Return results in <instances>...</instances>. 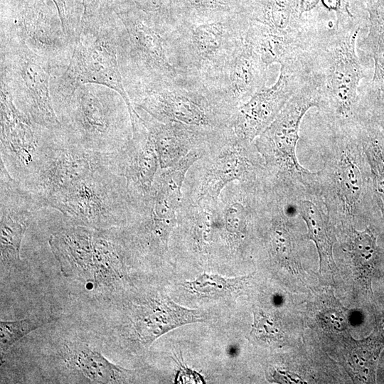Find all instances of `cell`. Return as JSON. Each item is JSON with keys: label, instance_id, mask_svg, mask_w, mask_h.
<instances>
[{"label": "cell", "instance_id": "obj_1", "mask_svg": "<svg viewBox=\"0 0 384 384\" xmlns=\"http://www.w3.org/2000/svg\"><path fill=\"white\" fill-rule=\"evenodd\" d=\"M358 117L345 122H329L321 117L325 135L320 149L323 164L317 171L319 185L336 228L370 223L378 208L358 135Z\"/></svg>", "mask_w": 384, "mask_h": 384}, {"label": "cell", "instance_id": "obj_2", "mask_svg": "<svg viewBox=\"0 0 384 384\" xmlns=\"http://www.w3.org/2000/svg\"><path fill=\"white\" fill-rule=\"evenodd\" d=\"M119 70L130 99L144 92L188 82L179 41L178 23L130 11L117 21Z\"/></svg>", "mask_w": 384, "mask_h": 384}, {"label": "cell", "instance_id": "obj_3", "mask_svg": "<svg viewBox=\"0 0 384 384\" xmlns=\"http://www.w3.org/2000/svg\"><path fill=\"white\" fill-rule=\"evenodd\" d=\"M48 243L63 277L99 294L121 287L127 255L134 247L125 227L71 225L53 233Z\"/></svg>", "mask_w": 384, "mask_h": 384}, {"label": "cell", "instance_id": "obj_4", "mask_svg": "<svg viewBox=\"0 0 384 384\" xmlns=\"http://www.w3.org/2000/svg\"><path fill=\"white\" fill-rule=\"evenodd\" d=\"M320 101V92L309 78L254 141L272 187L292 203L304 198H321L317 171L303 167L296 154L301 122L309 109L319 107Z\"/></svg>", "mask_w": 384, "mask_h": 384}, {"label": "cell", "instance_id": "obj_5", "mask_svg": "<svg viewBox=\"0 0 384 384\" xmlns=\"http://www.w3.org/2000/svg\"><path fill=\"white\" fill-rule=\"evenodd\" d=\"M117 21L110 14L82 20L69 65L62 75L50 78L54 110L68 100L79 86L92 83L117 91L125 101L130 117L137 114L125 90L119 68Z\"/></svg>", "mask_w": 384, "mask_h": 384}, {"label": "cell", "instance_id": "obj_6", "mask_svg": "<svg viewBox=\"0 0 384 384\" xmlns=\"http://www.w3.org/2000/svg\"><path fill=\"white\" fill-rule=\"evenodd\" d=\"M55 112L66 136L90 151L111 152L132 137L125 101L117 91L102 85L79 86Z\"/></svg>", "mask_w": 384, "mask_h": 384}, {"label": "cell", "instance_id": "obj_7", "mask_svg": "<svg viewBox=\"0 0 384 384\" xmlns=\"http://www.w3.org/2000/svg\"><path fill=\"white\" fill-rule=\"evenodd\" d=\"M359 32L337 33L309 51V74L321 95L318 114L326 121L348 122L360 110L365 72L356 52Z\"/></svg>", "mask_w": 384, "mask_h": 384}, {"label": "cell", "instance_id": "obj_8", "mask_svg": "<svg viewBox=\"0 0 384 384\" xmlns=\"http://www.w3.org/2000/svg\"><path fill=\"white\" fill-rule=\"evenodd\" d=\"M47 207L60 212L71 225L98 229L129 226L139 216L124 179L102 163L50 199Z\"/></svg>", "mask_w": 384, "mask_h": 384}, {"label": "cell", "instance_id": "obj_9", "mask_svg": "<svg viewBox=\"0 0 384 384\" xmlns=\"http://www.w3.org/2000/svg\"><path fill=\"white\" fill-rule=\"evenodd\" d=\"M1 84L16 106L36 124L58 130L61 123L50 91L49 64L18 39L1 41Z\"/></svg>", "mask_w": 384, "mask_h": 384}, {"label": "cell", "instance_id": "obj_10", "mask_svg": "<svg viewBox=\"0 0 384 384\" xmlns=\"http://www.w3.org/2000/svg\"><path fill=\"white\" fill-rule=\"evenodd\" d=\"M131 102L160 122L211 132L230 129L234 114L213 90L196 79L144 92Z\"/></svg>", "mask_w": 384, "mask_h": 384}, {"label": "cell", "instance_id": "obj_11", "mask_svg": "<svg viewBox=\"0 0 384 384\" xmlns=\"http://www.w3.org/2000/svg\"><path fill=\"white\" fill-rule=\"evenodd\" d=\"M208 152L206 148L193 150L173 166L159 169L139 218L129 227L139 250L156 255L167 250L183 201L186 175Z\"/></svg>", "mask_w": 384, "mask_h": 384}, {"label": "cell", "instance_id": "obj_12", "mask_svg": "<svg viewBox=\"0 0 384 384\" xmlns=\"http://www.w3.org/2000/svg\"><path fill=\"white\" fill-rule=\"evenodd\" d=\"M102 163L101 153L87 150L63 131L46 129L30 176L20 183L41 208L85 177Z\"/></svg>", "mask_w": 384, "mask_h": 384}, {"label": "cell", "instance_id": "obj_13", "mask_svg": "<svg viewBox=\"0 0 384 384\" xmlns=\"http://www.w3.org/2000/svg\"><path fill=\"white\" fill-rule=\"evenodd\" d=\"M249 26L240 16L210 23H178L179 41L188 75L213 89L230 58L243 43Z\"/></svg>", "mask_w": 384, "mask_h": 384}, {"label": "cell", "instance_id": "obj_14", "mask_svg": "<svg viewBox=\"0 0 384 384\" xmlns=\"http://www.w3.org/2000/svg\"><path fill=\"white\" fill-rule=\"evenodd\" d=\"M201 166L197 186L190 198L218 201L232 182L266 185L270 183L264 160L255 142L238 138L231 129L198 160Z\"/></svg>", "mask_w": 384, "mask_h": 384}, {"label": "cell", "instance_id": "obj_15", "mask_svg": "<svg viewBox=\"0 0 384 384\" xmlns=\"http://www.w3.org/2000/svg\"><path fill=\"white\" fill-rule=\"evenodd\" d=\"M23 41L50 65L52 76L62 75L69 65L74 46L69 41L61 19L46 5L24 6L1 21V41Z\"/></svg>", "mask_w": 384, "mask_h": 384}, {"label": "cell", "instance_id": "obj_16", "mask_svg": "<svg viewBox=\"0 0 384 384\" xmlns=\"http://www.w3.org/2000/svg\"><path fill=\"white\" fill-rule=\"evenodd\" d=\"M123 306L117 331L126 340L144 348L176 328L204 319L198 309L181 306L161 292L142 294Z\"/></svg>", "mask_w": 384, "mask_h": 384}, {"label": "cell", "instance_id": "obj_17", "mask_svg": "<svg viewBox=\"0 0 384 384\" xmlns=\"http://www.w3.org/2000/svg\"><path fill=\"white\" fill-rule=\"evenodd\" d=\"M52 382L68 383H130L136 372L110 362L88 343L78 338L58 341L47 356Z\"/></svg>", "mask_w": 384, "mask_h": 384}, {"label": "cell", "instance_id": "obj_18", "mask_svg": "<svg viewBox=\"0 0 384 384\" xmlns=\"http://www.w3.org/2000/svg\"><path fill=\"white\" fill-rule=\"evenodd\" d=\"M306 61L281 66L277 82L265 87L239 106L230 128L240 139L252 142L274 121L289 99L309 80Z\"/></svg>", "mask_w": 384, "mask_h": 384}, {"label": "cell", "instance_id": "obj_19", "mask_svg": "<svg viewBox=\"0 0 384 384\" xmlns=\"http://www.w3.org/2000/svg\"><path fill=\"white\" fill-rule=\"evenodd\" d=\"M46 129L20 111L1 84V162L19 183L32 173Z\"/></svg>", "mask_w": 384, "mask_h": 384}, {"label": "cell", "instance_id": "obj_20", "mask_svg": "<svg viewBox=\"0 0 384 384\" xmlns=\"http://www.w3.org/2000/svg\"><path fill=\"white\" fill-rule=\"evenodd\" d=\"M132 137L120 149L101 153L102 165L122 177L139 213L143 210L160 169L154 146L142 117L132 122Z\"/></svg>", "mask_w": 384, "mask_h": 384}, {"label": "cell", "instance_id": "obj_21", "mask_svg": "<svg viewBox=\"0 0 384 384\" xmlns=\"http://www.w3.org/2000/svg\"><path fill=\"white\" fill-rule=\"evenodd\" d=\"M41 208L34 197L14 179L1 162V267L21 266V245L34 210Z\"/></svg>", "mask_w": 384, "mask_h": 384}, {"label": "cell", "instance_id": "obj_22", "mask_svg": "<svg viewBox=\"0 0 384 384\" xmlns=\"http://www.w3.org/2000/svg\"><path fill=\"white\" fill-rule=\"evenodd\" d=\"M268 67L245 38L226 63L213 90L232 110L266 87Z\"/></svg>", "mask_w": 384, "mask_h": 384}, {"label": "cell", "instance_id": "obj_23", "mask_svg": "<svg viewBox=\"0 0 384 384\" xmlns=\"http://www.w3.org/2000/svg\"><path fill=\"white\" fill-rule=\"evenodd\" d=\"M142 117L159 159L160 169L173 166L191 151L210 147L226 131L211 132L179 123H162L134 107Z\"/></svg>", "mask_w": 384, "mask_h": 384}, {"label": "cell", "instance_id": "obj_24", "mask_svg": "<svg viewBox=\"0 0 384 384\" xmlns=\"http://www.w3.org/2000/svg\"><path fill=\"white\" fill-rule=\"evenodd\" d=\"M249 21L294 38L309 50L313 43L300 12V0H255L248 8Z\"/></svg>", "mask_w": 384, "mask_h": 384}, {"label": "cell", "instance_id": "obj_25", "mask_svg": "<svg viewBox=\"0 0 384 384\" xmlns=\"http://www.w3.org/2000/svg\"><path fill=\"white\" fill-rule=\"evenodd\" d=\"M307 227L306 237L312 240L319 257V272L336 269L333 250L337 242L336 226L319 197H308L292 204Z\"/></svg>", "mask_w": 384, "mask_h": 384}, {"label": "cell", "instance_id": "obj_26", "mask_svg": "<svg viewBox=\"0 0 384 384\" xmlns=\"http://www.w3.org/2000/svg\"><path fill=\"white\" fill-rule=\"evenodd\" d=\"M358 131L369 166L377 206L384 220V132L366 102L358 114Z\"/></svg>", "mask_w": 384, "mask_h": 384}, {"label": "cell", "instance_id": "obj_27", "mask_svg": "<svg viewBox=\"0 0 384 384\" xmlns=\"http://www.w3.org/2000/svg\"><path fill=\"white\" fill-rule=\"evenodd\" d=\"M368 31L363 48L374 61V70L370 86L384 90V0H367Z\"/></svg>", "mask_w": 384, "mask_h": 384}, {"label": "cell", "instance_id": "obj_28", "mask_svg": "<svg viewBox=\"0 0 384 384\" xmlns=\"http://www.w3.org/2000/svg\"><path fill=\"white\" fill-rule=\"evenodd\" d=\"M246 277H225L214 274L203 273L191 281L182 284L186 289L198 296L208 298H222L230 296L240 290Z\"/></svg>", "mask_w": 384, "mask_h": 384}, {"label": "cell", "instance_id": "obj_29", "mask_svg": "<svg viewBox=\"0 0 384 384\" xmlns=\"http://www.w3.org/2000/svg\"><path fill=\"white\" fill-rule=\"evenodd\" d=\"M50 319L42 316H31L16 321L0 322V352L5 354L12 345L31 332L48 324Z\"/></svg>", "mask_w": 384, "mask_h": 384}, {"label": "cell", "instance_id": "obj_30", "mask_svg": "<svg viewBox=\"0 0 384 384\" xmlns=\"http://www.w3.org/2000/svg\"><path fill=\"white\" fill-rule=\"evenodd\" d=\"M253 316L250 336L255 340L270 346L283 345L284 333L274 318L260 309L254 310Z\"/></svg>", "mask_w": 384, "mask_h": 384}, {"label": "cell", "instance_id": "obj_31", "mask_svg": "<svg viewBox=\"0 0 384 384\" xmlns=\"http://www.w3.org/2000/svg\"><path fill=\"white\" fill-rule=\"evenodd\" d=\"M362 92L372 115L384 132V90H375L369 85Z\"/></svg>", "mask_w": 384, "mask_h": 384}]
</instances>
